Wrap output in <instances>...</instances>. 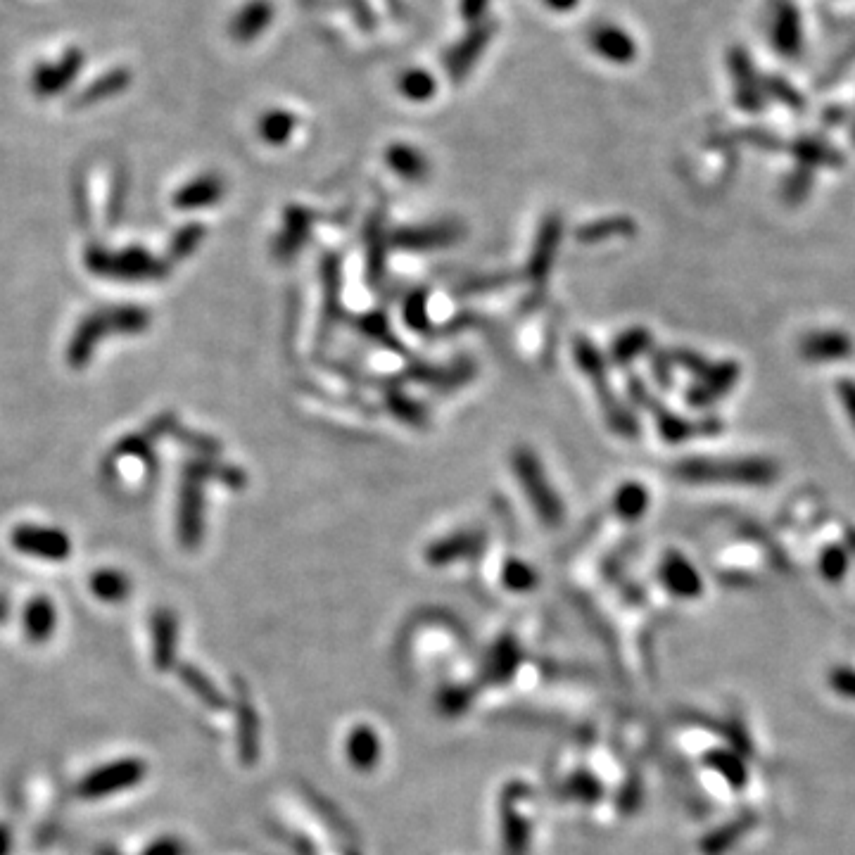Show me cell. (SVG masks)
Returning <instances> with one entry per match:
<instances>
[{
	"label": "cell",
	"instance_id": "13",
	"mask_svg": "<svg viewBox=\"0 0 855 855\" xmlns=\"http://www.w3.org/2000/svg\"><path fill=\"white\" fill-rule=\"evenodd\" d=\"M390 164L397 169V174L409 176V179H418L426 171V162L418 155L416 150L407 148V145H395L390 150Z\"/></svg>",
	"mask_w": 855,
	"mask_h": 855
},
{
	"label": "cell",
	"instance_id": "12",
	"mask_svg": "<svg viewBox=\"0 0 855 855\" xmlns=\"http://www.w3.org/2000/svg\"><path fill=\"white\" fill-rule=\"evenodd\" d=\"M293 126H295V119L290 117V112H269L262 122H259V133H262L264 141L278 145L288 141Z\"/></svg>",
	"mask_w": 855,
	"mask_h": 855
},
{
	"label": "cell",
	"instance_id": "17",
	"mask_svg": "<svg viewBox=\"0 0 855 855\" xmlns=\"http://www.w3.org/2000/svg\"><path fill=\"white\" fill-rule=\"evenodd\" d=\"M200 238H202L200 226H186V231H181L179 238H176L174 250L179 252V255H188V252L198 245Z\"/></svg>",
	"mask_w": 855,
	"mask_h": 855
},
{
	"label": "cell",
	"instance_id": "5",
	"mask_svg": "<svg viewBox=\"0 0 855 855\" xmlns=\"http://www.w3.org/2000/svg\"><path fill=\"white\" fill-rule=\"evenodd\" d=\"M682 478L689 480H734V483H768L772 480L770 464L763 461H741V464H711V461H692L684 464Z\"/></svg>",
	"mask_w": 855,
	"mask_h": 855
},
{
	"label": "cell",
	"instance_id": "20",
	"mask_svg": "<svg viewBox=\"0 0 855 855\" xmlns=\"http://www.w3.org/2000/svg\"><path fill=\"white\" fill-rule=\"evenodd\" d=\"M8 848H10V836L5 829H0V855L8 853Z\"/></svg>",
	"mask_w": 855,
	"mask_h": 855
},
{
	"label": "cell",
	"instance_id": "4",
	"mask_svg": "<svg viewBox=\"0 0 855 855\" xmlns=\"http://www.w3.org/2000/svg\"><path fill=\"white\" fill-rule=\"evenodd\" d=\"M10 544L17 554L41 561H67L72 554V540L67 532L43 523H22L12 528Z\"/></svg>",
	"mask_w": 855,
	"mask_h": 855
},
{
	"label": "cell",
	"instance_id": "21",
	"mask_svg": "<svg viewBox=\"0 0 855 855\" xmlns=\"http://www.w3.org/2000/svg\"><path fill=\"white\" fill-rule=\"evenodd\" d=\"M0 616H3V604H0Z\"/></svg>",
	"mask_w": 855,
	"mask_h": 855
},
{
	"label": "cell",
	"instance_id": "2",
	"mask_svg": "<svg viewBox=\"0 0 855 855\" xmlns=\"http://www.w3.org/2000/svg\"><path fill=\"white\" fill-rule=\"evenodd\" d=\"M86 264L95 274L119 278V281H148V278L162 276L164 271V266L141 247H129L122 252L91 250Z\"/></svg>",
	"mask_w": 855,
	"mask_h": 855
},
{
	"label": "cell",
	"instance_id": "8",
	"mask_svg": "<svg viewBox=\"0 0 855 855\" xmlns=\"http://www.w3.org/2000/svg\"><path fill=\"white\" fill-rule=\"evenodd\" d=\"M88 587H91L93 597L107 601V604H117V601H124L131 594V580L117 568L95 570L91 580H88Z\"/></svg>",
	"mask_w": 855,
	"mask_h": 855
},
{
	"label": "cell",
	"instance_id": "10",
	"mask_svg": "<svg viewBox=\"0 0 855 855\" xmlns=\"http://www.w3.org/2000/svg\"><path fill=\"white\" fill-rule=\"evenodd\" d=\"M594 48L613 62H630L635 57V43L630 34L618 27H599L594 31Z\"/></svg>",
	"mask_w": 855,
	"mask_h": 855
},
{
	"label": "cell",
	"instance_id": "14",
	"mask_svg": "<svg viewBox=\"0 0 855 855\" xmlns=\"http://www.w3.org/2000/svg\"><path fill=\"white\" fill-rule=\"evenodd\" d=\"M402 91L407 93V98L411 100H428L435 91V81L430 79V74L421 72V69H414V72L404 74Z\"/></svg>",
	"mask_w": 855,
	"mask_h": 855
},
{
	"label": "cell",
	"instance_id": "18",
	"mask_svg": "<svg viewBox=\"0 0 855 855\" xmlns=\"http://www.w3.org/2000/svg\"><path fill=\"white\" fill-rule=\"evenodd\" d=\"M143 855H181V848L176 841H157L145 848Z\"/></svg>",
	"mask_w": 855,
	"mask_h": 855
},
{
	"label": "cell",
	"instance_id": "9",
	"mask_svg": "<svg viewBox=\"0 0 855 855\" xmlns=\"http://www.w3.org/2000/svg\"><path fill=\"white\" fill-rule=\"evenodd\" d=\"M57 613L55 606L50 604L46 597H36L27 604L24 611V630H27L29 639L34 642H46V639L55 632Z\"/></svg>",
	"mask_w": 855,
	"mask_h": 855
},
{
	"label": "cell",
	"instance_id": "15",
	"mask_svg": "<svg viewBox=\"0 0 855 855\" xmlns=\"http://www.w3.org/2000/svg\"><path fill=\"white\" fill-rule=\"evenodd\" d=\"M155 632H157V663H164L167 654H174V639H176V625L174 618L167 613H160L155 618Z\"/></svg>",
	"mask_w": 855,
	"mask_h": 855
},
{
	"label": "cell",
	"instance_id": "6",
	"mask_svg": "<svg viewBox=\"0 0 855 855\" xmlns=\"http://www.w3.org/2000/svg\"><path fill=\"white\" fill-rule=\"evenodd\" d=\"M516 464H518V471H521V478H523L525 487H528L530 497L535 499L537 509L542 511V516L547 518V521H556L561 509H559V504H556L554 494H549L547 480H544V473L540 471V466H537V461L532 459L530 454H521L516 459Z\"/></svg>",
	"mask_w": 855,
	"mask_h": 855
},
{
	"label": "cell",
	"instance_id": "19",
	"mask_svg": "<svg viewBox=\"0 0 855 855\" xmlns=\"http://www.w3.org/2000/svg\"><path fill=\"white\" fill-rule=\"evenodd\" d=\"M544 3H547V8L556 10V12H568V10L578 8L580 0H544Z\"/></svg>",
	"mask_w": 855,
	"mask_h": 855
},
{
	"label": "cell",
	"instance_id": "16",
	"mask_svg": "<svg viewBox=\"0 0 855 855\" xmlns=\"http://www.w3.org/2000/svg\"><path fill=\"white\" fill-rule=\"evenodd\" d=\"M646 504H649V497H646V492L639 485H627L618 494V509L623 516H639Z\"/></svg>",
	"mask_w": 855,
	"mask_h": 855
},
{
	"label": "cell",
	"instance_id": "7",
	"mask_svg": "<svg viewBox=\"0 0 855 855\" xmlns=\"http://www.w3.org/2000/svg\"><path fill=\"white\" fill-rule=\"evenodd\" d=\"M221 193H224V183H221L217 176H200V179L186 183V186L176 193L174 205L181 209L207 207L214 205V202L221 198Z\"/></svg>",
	"mask_w": 855,
	"mask_h": 855
},
{
	"label": "cell",
	"instance_id": "11",
	"mask_svg": "<svg viewBox=\"0 0 855 855\" xmlns=\"http://www.w3.org/2000/svg\"><path fill=\"white\" fill-rule=\"evenodd\" d=\"M848 352H851V342L841 333H815L803 345V354L810 359H834Z\"/></svg>",
	"mask_w": 855,
	"mask_h": 855
},
{
	"label": "cell",
	"instance_id": "1",
	"mask_svg": "<svg viewBox=\"0 0 855 855\" xmlns=\"http://www.w3.org/2000/svg\"><path fill=\"white\" fill-rule=\"evenodd\" d=\"M150 314L141 307H114L100 309L81 321L79 331L74 333L72 345H69V364L84 366L91 357L93 347L105 333H141L148 328Z\"/></svg>",
	"mask_w": 855,
	"mask_h": 855
},
{
	"label": "cell",
	"instance_id": "3",
	"mask_svg": "<svg viewBox=\"0 0 855 855\" xmlns=\"http://www.w3.org/2000/svg\"><path fill=\"white\" fill-rule=\"evenodd\" d=\"M145 765L138 758H122L114 763L100 765L98 770L88 772L79 784V796L86 801H100V798L119 794V791L133 789L143 782Z\"/></svg>",
	"mask_w": 855,
	"mask_h": 855
}]
</instances>
